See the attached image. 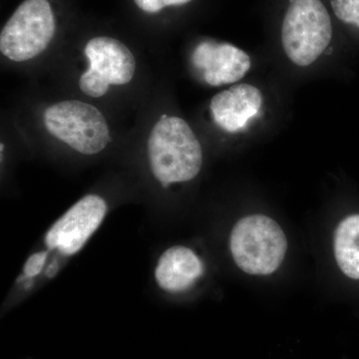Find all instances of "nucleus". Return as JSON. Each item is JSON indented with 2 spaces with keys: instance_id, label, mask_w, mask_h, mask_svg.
I'll return each mask as SVG.
<instances>
[{
  "instance_id": "nucleus-1",
  "label": "nucleus",
  "mask_w": 359,
  "mask_h": 359,
  "mask_svg": "<svg viewBox=\"0 0 359 359\" xmlns=\"http://www.w3.org/2000/svg\"><path fill=\"white\" fill-rule=\"evenodd\" d=\"M148 155L153 175L165 188L195 179L202 169L200 142L179 117H161L151 132Z\"/></svg>"
},
{
  "instance_id": "nucleus-2",
  "label": "nucleus",
  "mask_w": 359,
  "mask_h": 359,
  "mask_svg": "<svg viewBox=\"0 0 359 359\" xmlns=\"http://www.w3.org/2000/svg\"><path fill=\"white\" fill-rule=\"evenodd\" d=\"M231 256L245 273L271 275L283 263L287 242L282 228L264 215L245 217L233 226L230 238Z\"/></svg>"
},
{
  "instance_id": "nucleus-3",
  "label": "nucleus",
  "mask_w": 359,
  "mask_h": 359,
  "mask_svg": "<svg viewBox=\"0 0 359 359\" xmlns=\"http://www.w3.org/2000/svg\"><path fill=\"white\" fill-rule=\"evenodd\" d=\"M332 37V20L320 0H292L282 28L283 50L292 63L313 65Z\"/></svg>"
},
{
  "instance_id": "nucleus-4",
  "label": "nucleus",
  "mask_w": 359,
  "mask_h": 359,
  "mask_svg": "<svg viewBox=\"0 0 359 359\" xmlns=\"http://www.w3.org/2000/svg\"><path fill=\"white\" fill-rule=\"evenodd\" d=\"M47 130L80 154L95 155L111 141L102 113L81 101H63L44 112Z\"/></svg>"
},
{
  "instance_id": "nucleus-5",
  "label": "nucleus",
  "mask_w": 359,
  "mask_h": 359,
  "mask_svg": "<svg viewBox=\"0 0 359 359\" xmlns=\"http://www.w3.org/2000/svg\"><path fill=\"white\" fill-rule=\"evenodd\" d=\"M55 20L47 0H25L0 34V51L15 62L36 57L50 43Z\"/></svg>"
},
{
  "instance_id": "nucleus-6",
  "label": "nucleus",
  "mask_w": 359,
  "mask_h": 359,
  "mask_svg": "<svg viewBox=\"0 0 359 359\" xmlns=\"http://www.w3.org/2000/svg\"><path fill=\"white\" fill-rule=\"evenodd\" d=\"M107 211L102 197L85 196L52 224L45 235V245L65 257L77 254L98 230Z\"/></svg>"
},
{
  "instance_id": "nucleus-7",
  "label": "nucleus",
  "mask_w": 359,
  "mask_h": 359,
  "mask_svg": "<svg viewBox=\"0 0 359 359\" xmlns=\"http://www.w3.org/2000/svg\"><path fill=\"white\" fill-rule=\"evenodd\" d=\"M192 63L211 86L235 83L250 70V56L235 45L205 40L195 47Z\"/></svg>"
},
{
  "instance_id": "nucleus-8",
  "label": "nucleus",
  "mask_w": 359,
  "mask_h": 359,
  "mask_svg": "<svg viewBox=\"0 0 359 359\" xmlns=\"http://www.w3.org/2000/svg\"><path fill=\"white\" fill-rule=\"evenodd\" d=\"M263 105V96L257 87L240 84L212 97L211 112L215 122L228 132L244 129Z\"/></svg>"
},
{
  "instance_id": "nucleus-9",
  "label": "nucleus",
  "mask_w": 359,
  "mask_h": 359,
  "mask_svg": "<svg viewBox=\"0 0 359 359\" xmlns=\"http://www.w3.org/2000/svg\"><path fill=\"white\" fill-rule=\"evenodd\" d=\"M89 69L98 73L113 85L129 83L134 76L136 61L131 51L119 40L96 37L85 47Z\"/></svg>"
},
{
  "instance_id": "nucleus-10",
  "label": "nucleus",
  "mask_w": 359,
  "mask_h": 359,
  "mask_svg": "<svg viewBox=\"0 0 359 359\" xmlns=\"http://www.w3.org/2000/svg\"><path fill=\"white\" fill-rule=\"evenodd\" d=\"M204 264L193 250L175 245L163 252L155 268V280L160 289L177 294L185 292L204 273Z\"/></svg>"
},
{
  "instance_id": "nucleus-11",
  "label": "nucleus",
  "mask_w": 359,
  "mask_h": 359,
  "mask_svg": "<svg viewBox=\"0 0 359 359\" xmlns=\"http://www.w3.org/2000/svg\"><path fill=\"white\" fill-rule=\"evenodd\" d=\"M334 255L342 273L359 280V215L347 217L337 226Z\"/></svg>"
},
{
  "instance_id": "nucleus-12",
  "label": "nucleus",
  "mask_w": 359,
  "mask_h": 359,
  "mask_svg": "<svg viewBox=\"0 0 359 359\" xmlns=\"http://www.w3.org/2000/svg\"><path fill=\"white\" fill-rule=\"evenodd\" d=\"M109 86L110 84L101 75L90 69L84 72L80 77V89L86 95L94 97V98L105 95Z\"/></svg>"
},
{
  "instance_id": "nucleus-13",
  "label": "nucleus",
  "mask_w": 359,
  "mask_h": 359,
  "mask_svg": "<svg viewBox=\"0 0 359 359\" xmlns=\"http://www.w3.org/2000/svg\"><path fill=\"white\" fill-rule=\"evenodd\" d=\"M330 4L339 20L359 28V0H330Z\"/></svg>"
},
{
  "instance_id": "nucleus-14",
  "label": "nucleus",
  "mask_w": 359,
  "mask_h": 359,
  "mask_svg": "<svg viewBox=\"0 0 359 359\" xmlns=\"http://www.w3.org/2000/svg\"><path fill=\"white\" fill-rule=\"evenodd\" d=\"M47 257H48V252L41 250V252H35L28 257L25 266H23V275L25 276V278H32L39 276L44 268Z\"/></svg>"
},
{
  "instance_id": "nucleus-15",
  "label": "nucleus",
  "mask_w": 359,
  "mask_h": 359,
  "mask_svg": "<svg viewBox=\"0 0 359 359\" xmlns=\"http://www.w3.org/2000/svg\"><path fill=\"white\" fill-rule=\"evenodd\" d=\"M134 1L142 11L149 13H155L164 7L183 6L192 0H134Z\"/></svg>"
},
{
  "instance_id": "nucleus-16",
  "label": "nucleus",
  "mask_w": 359,
  "mask_h": 359,
  "mask_svg": "<svg viewBox=\"0 0 359 359\" xmlns=\"http://www.w3.org/2000/svg\"><path fill=\"white\" fill-rule=\"evenodd\" d=\"M57 273V264L56 263L50 264L49 268L47 269L46 275L49 276V278H52L55 273Z\"/></svg>"
}]
</instances>
